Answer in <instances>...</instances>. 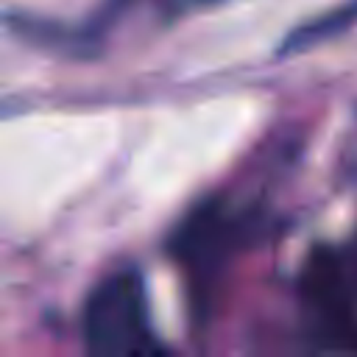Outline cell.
I'll list each match as a JSON object with an SVG mask.
<instances>
[{
    "label": "cell",
    "instance_id": "obj_1",
    "mask_svg": "<svg viewBox=\"0 0 357 357\" xmlns=\"http://www.w3.org/2000/svg\"><path fill=\"white\" fill-rule=\"evenodd\" d=\"M84 340L92 354L103 357L153 354L159 349L145 282L137 271H117L89 293L84 310Z\"/></svg>",
    "mask_w": 357,
    "mask_h": 357
},
{
    "label": "cell",
    "instance_id": "obj_2",
    "mask_svg": "<svg viewBox=\"0 0 357 357\" xmlns=\"http://www.w3.org/2000/svg\"><path fill=\"white\" fill-rule=\"evenodd\" d=\"M307 310L337 346L357 349V240L340 248H318L301 279Z\"/></svg>",
    "mask_w": 357,
    "mask_h": 357
},
{
    "label": "cell",
    "instance_id": "obj_3",
    "mask_svg": "<svg viewBox=\"0 0 357 357\" xmlns=\"http://www.w3.org/2000/svg\"><path fill=\"white\" fill-rule=\"evenodd\" d=\"M234 243V220L226 218L218 206H204L190 218L178 237H176V251L181 259L195 262V265H212L226 257V251Z\"/></svg>",
    "mask_w": 357,
    "mask_h": 357
},
{
    "label": "cell",
    "instance_id": "obj_4",
    "mask_svg": "<svg viewBox=\"0 0 357 357\" xmlns=\"http://www.w3.org/2000/svg\"><path fill=\"white\" fill-rule=\"evenodd\" d=\"M357 22V0H349L343 6H337L335 11L315 17L304 25H298L284 42H282V53H298V50H310L337 33H343L346 28H351Z\"/></svg>",
    "mask_w": 357,
    "mask_h": 357
}]
</instances>
